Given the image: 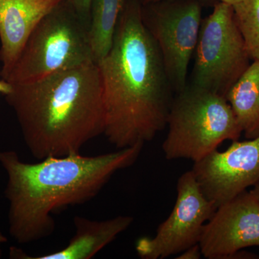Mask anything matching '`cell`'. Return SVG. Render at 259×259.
<instances>
[{
    "instance_id": "6da1fadb",
    "label": "cell",
    "mask_w": 259,
    "mask_h": 259,
    "mask_svg": "<svg viewBox=\"0 0 259 259\" xmlns=\"http://www.w3.org/2000/svg\"><path fill=\"white\" fill-rule=\"evenodd\" d=\"M97 64L107 141L117 149L152 141L166 126L173 90L137 0H126L111 49Z\"/></svg>"
},
{
    "instance_id": "7a4b0ae2",
    "label": "cell",
    "mask_w": 259,
    "mask_h": 259,
    "mask_svg": "<svg viewBox=\"0 0 259 259\" xmlns=\"http://www.w3.org/2000/svg\"><path fill=\"white\" fill-rule=\"evenodd\" d=\"M143 146L95 156H49L37 163L22 161L14 151H0V165L8 177L10 236L20 244L50 236L56 228L53 213L96 197L116 172L137 161Z\"/></svg>"
},
{
    "instance_id": "3957f363",
    "label": "cell",
    "mask_w": 259,
    "mask_h": 259,
    "mask_svg": "<svg viewBox=\"0 0 259 259\" xmlns=\"http://www.w3.org/2000/svg\"><path fill=\"white\" fill-rule=\"evenodd\" d=\"M32 156H67L104 134L105 107L97 63L13 84L5 96Z\"/></svg>"
},
{
    "instance_id": "277c9868",
    "label": "cell",
    "mask_w": 259,
    "mask_h": 259,
    "mask_svg": "<svg viewBox=\"0 0 259 259\" xmlns=\"http://www.w3.org/2000/svg\"><path fill=\"white\" fill-rule=\"evenodd\" d=\"M166 125L162 150L168 160L198 161L225 141H238L242 133L226 97L193 84L177 93Z\"/></svg>"
},
{
    "instance_id": "5b68a950",
    "label": "cell",
    "mask_w": 259,
    "mask_h": 259,
    "mask_svg": "<svg viewBox=\"0 0 259 259\" xmlns=\"http://www.w3.org/2000/svg\"><path fill=\"white\" fill-rule=\"evenodd\" d=\"M89 30L90 25L64 0L33 29L5 81L12 84L33 82L96 63Z\"/></svg>"
},
{
    "instance_id": "8992f818",
    "label": "cell",
    "mask_w": 259,
    "mask_h": 259,
    "mask_svg": "<svg viewBox=\"0 0 259 259\" xmlns=\"http://www.w3.org/2000/svg\"><path fill=\"white\" fill-rule=\"evenodd\" d=\"M192 84L226 97L249 64L233 6L219 2L202 20Z\"/></svg>"
},
{
    "instance_id": "52a82bcc",
    "label": "cell",
    "mask_w": 259,
    "mask_h": 259,
    "mask_svg": "<svg viewBox=\"0 0 259 259\" xmlns=\"http://www.w3.org/2000/svg\"><path fill=\"white\" fill-rule=\"evenodd\" d=\"M202 2L171 0L142 6L143 20L159 49L167 77L176 93L187 73L202 23Z\"/></svg>"
},
{
    "instance_id": "ba28073f",
    "label": "cell",
    "mask_w": 259,
    "mask_h": 259,
    "mask_svg": "<svg viewBox=\"0 0 259 259\" xmlns=\"http://www.w3.org/2000/svg\"><path fill=\"white\" fill-rule=\"evenodd\" d=\"M177 191L175 207L155 236L136 243L140 258H168L199 243L204 225L217 208L202 193L192 170L179 178Z\"/></svg>"
},
{
    "instance_id": "9c48e42d",
    "label": "cell",
    "mask_w": 259,
    "mask_h": 259,
    "mask_svg": "<svg viewBox=\"0 0 259 259\" xmlns=\"http://www.w3.org/2000/svg\"><path fill=\"white\" fill-rule=\"evenodd\" d=\"M192 171L202 193L217 208L259 180V136L233 141L224 151L214 150L194 162Z\"/></svg>"
},
{
    "instance_id": "30bf717a",
    "label": "cell",
    "mask_w": 259,
    "mask_h": 259,
    "mask_svg": "<svg viewBox=\"0 0 259 259\" xmlns=\"http://www.w3.org/2000/svg\"><path fill=\"white\" fill-rule=\"evenodd\" d=\"M204 258L228 259L247 247L259 246V202L242 192L217 207L199 243Z\"/></svg>"
},
{
    "instance_id": "8fae6325",
    "label": "cell",
    "mask_w": 259,
    "mask_h": 259,
    "mask_svg": "<svg viewBox=\"0 0 259 259\" xmlns=\"http://www.w3.org/2000/svg\"><path fill=\"white\" fill-rule=\"evenodd\" d=\"M64 0H0V61L5 79L29 36L44 17Z\"/></svg>"
},
{
    "instance_id": "7c38bea8",
    "label": "cell",
    "mask_w": 259,
    "mask_h": 259,
    "mask_svg": "<svg viewBox=\"0 0 259 259\" xmlns=\"http://www.w3.org/2000/svg\"><path fill=\"white\" fill-rule=\"evenodd\" d=\"M134 223V218L119 215L105 221L75 216V234L62 249L32 256L16 248H10L12 258L22 259H90L115 241Z\"/></svg>"
},
{
    "instance_id": "4fadbf2b",
    "label": "cell",
    "mask_w": 259,
    "mask_h": 259,
    "mask_svg": "<svg viewBox=\"0 0 259 259\" xmlns=\"http://www.w3.org/2000/svg\"><path fill=\"white\" fill-rule=\"evenodd\" d=\"M242 133L248 139L259 136V61H253L226 96Z\"/></svg>"
},
{
    "instance_id": "5bb4252c",
    "label": "cell",
    "mask_w": 259,
    "mask_h": 259,
    "mask_svg": "<svg viewBox=\"0 0 259 259\" xmlns=\"http://www.w3.org/2000/svg\"><path fill=\"white\" fill-rule=\"evenodd\" d=\"M126 0H92L90 38L96 63L111 49L116 27Z\"/></svg>"
},
{
    "instance_id": "9a60e30c",
    "label": "cell",
    "mask_w": 259,
    "mask_h": 259,
    "mask_svg": "<svg viewBox=\"0 0 259 259\" xmlns=\"http://www.w3.org/2000/svg\"><path fill=\"white\" fill-rule=\"evenodd\" d=\"M233 8L247 53L250 59L259 61V0H243Z\"/></svg>"
},
{
    "instance_id": "2e32d148",
    "label": "cell",
    "mask_w": 259,
    "mask_h": 259,
    "mask_svg": "<svg viewBox=\"0 0 259 259\" xmlns=\"http://www.w3.org/2000/svg\"><path fill=\"white\" fill-rule=\"evenodd\" d=\"M79 16L90 25L92 0H67Z\"/></svg>"
},
{
    "instance_id": "e0dca14e",
    "label": "cell",
    "mask_w": 259,
    "mask_h": 259,
    "mask_svg": "<svg viewBox=\"0 0 259 259\" xmlns=\"http://www.w3.org/2000/svg\"><path fill=\"white\" fill-rule=\"evenodd\" d=\"M203 256L199 243L192 246L182 251L179 254L176 258L178 259H199Z\"/></svg>"
},
{
    "instance_id": "ac0fdd59",
    "label": "cell",
    "mask_w": 259,
    "mask_h": 259,
    "mask_svg": "<svg viewBox=\"0 0 259 259\" xmlns=\"http://www.w3.org/2000/svg\"><path fill=\"white\" fill-rule=\"evenodd\" d=\"M13 90V84L4 79L0 80V94L6 96Z\"/></svg>"
},
{
    "instance_id": "d6986e66",
    "label": "cell",
    "mask_w": 259,
    "mask_h": 259,
    "mask_svg": "<svg viewBox=\"0 0 259 259\" xmlns=\"http://www.w3.org/2000/svg\"><path fill=\"white\" fill-rule=\"evenodd\" d=\"M137 1L139 2L140 4L142 5V6H144V5L154 4V3H161V2L171 1V0H137ZM198 1L212 2L214 1V0H198Z\"/></svg>"
},
{
    "instance_id": "ffe728a7",
    "label": "cell",
    "mask_w": 259,
    "mask_h": 259,
    "mask_svg": "<svg viewBox=\"0 0 259 259\" xmlns=\"http://www.w3.org/2000/svg\"><path fill=\"white\" fill-rule=\"evenodd\" d=\"M253 195L255 196V198L259 202V180L257 181L256 183L253 186V188L250 191Z\"/></svg>"
},
{
    "instance_id": "44dd1931",
    "label": "cell",
    "mask_w": 259,
    "mask_h": 259,
    "mask_svg": "<svg viewBox=\"0 0 259 259\" xmlns=\"http://www.w3.org/2000/svg\"><path fill=\"white\" fill-rule=\"evenodd\" d=\"M218 1L221 2V3H226V4L231 5V6H234V5L241 3L243 0H218Z\"/></svg>"
},
{
    "instance_id": "7402d4cb",
    "label": "cell",
    "mask_w": 259,
    "mask_h": 259,
    "mask_svg": "<svg viewBox=\"0 0 259 259\" xmlns=\"http://www.w3.org/2000/svg\"><path fill=\"white\" fill-rule=\"evenodd\" d=\"M7 241H8V239H7L6 236L0 231V256L2 255V245H3V243H6Z\"/></svg>"
}]
</instances>
